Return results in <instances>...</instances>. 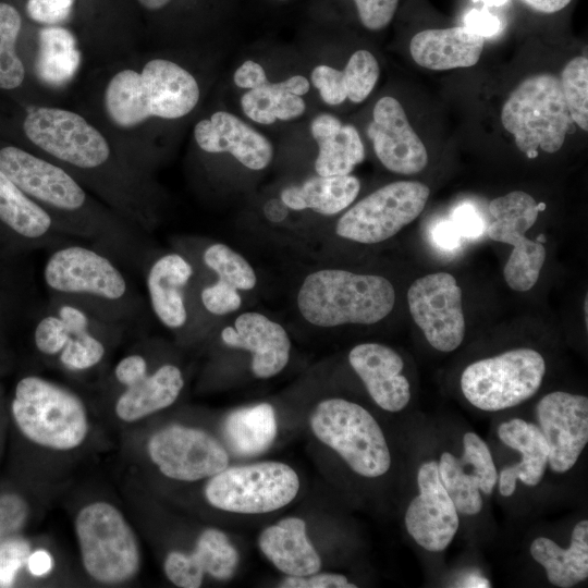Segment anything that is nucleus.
<instances>
[{
  "label": "nucleus",
  "mask_w": 588,
  "mask_h": 588,
  "mask_svg": "<svg viewBox=\"0 0 588 588\" xmlns=\"http://www.w3.org/2000/svg\"><path fill=\"white\" fill-rule=\"evenodd\" d=\"M42 280L48 296L73 301L124 329L143 313L142 297L125 267L86 241L73 238L50 248Z\"/></svg>",
  "instance_id": "obj_1"
},
{
  "label": "nucleus",
  "mask_w": 588,
  "mask_h": 588,
  "mask_svg": "<svg viewBox=\"0 0 588 588\" xmlns=\"http://www.w3.org/2000/svg\"><path fill=\"white\" fill-rule=\"evenodd\" d=\"M199 97L198 83L187 70L157 58L140 72L125 69L115 73L106 87L105 107L110 120L126 128L152 117L180 119L196 107Z\"/></svg>",
  "instance_id": "obj_2"
},
{
  "label": "nucleus",
  "mask_w": 588,
  "mask_h": 588,
  "mask_svg": "<svg viewBox=\"0 0 588 588\" xmlns=\"http://www.w3.org/2000/svg\"><path fill=\"white\" fill-rule=\"evenodd\" d=\"M394 303V287L384 277L338 268L308 273L296 296L301 316L319 328L377 323L392 311Z\"/></svg>",
  "instance_id": "obj_3"
},
{
  "label": "nucleus",
  "mask_w": 588,
  "mask_h": 588,
  "mask_svg": "<svg viewBox=\"0 0 588 588\" xmlns=\"http://www.w3.org/2000/svg\"><path fill=\"white\" fill-rule=\"evenodd\" d=\"M124 330L73 301L48 296L33 329V343L47 362L84 375L102 366Z\"/></svg>",
  "instance_id": "obj_4"
},
{
  "label": "nucleus",
  "mask_w": 588,
  "mask_h": 588,
  "mask_svg": "<svg viewBox=\"0 0 588 588\" xmlns=\"http://www.w3.org/2000/svg\"><path fill=\"white\" fill-rule=\"evenodd\" d=\"M12 420L29 443L51 452H72L87 440L90 420L82 396L38 375L22 377L10 403Z\"/></svg>",
  "instance_id": "obj_5"
},
{
  "label": "nucleus",
  "mask_w": 588,
  "mask_h": 588,
  "mask_svg": "<svg viewBox=\"0 0 588 588\" xmlns=\"http://www.w3.org/2000/svg\"><path fill=\"white\" fill-rule=\"evenodd\" d=\"M74 529L83 568L95 583L121 585L137 576L138 539L115 505L102 500L85 504L75 516Z\"/></svg>",
  "instance_id": "obj_6"
},
{
  "label": "nucleus",
  "mask_w": 588,
  "mask_h": 588,
  "mask_svg": "<svg viewBox=\"0 0 588 588\" xmlns=\"http://www.w3.org/2000/svg\"><path fill=\"white\" fill-rule=\"evenodd\" d=\"M571 115L560 79L548 73L525 78L505 100L501 121L528 158L555 152L564 144Z\"/></svg>",
  "instance_id": "obj_7"
},
{
  "label": "nucleus",
  "mask_w": 588,
  "mask_h": 588,
  "mask_svg": "<svg viewBox=\"0 0 588 588\" xmlns=\"http://www.w3.org/2000/svg\"><path fill=\"white\" fill-rule=\"evenodd\" d=\"M314 434L334 450L358 475H384L391 455L384 434L373 416L357 403L327 399L317 404L309 418Z\"/></svg>",
  "instance_id": "obj_8"
},
{
  "label": "nucleus",
  "mask_w": 588,
  "mask_h": 588,
  "mask_svg": "<svg viewBox=\"0 0 588 588\" xmlns=\"http://www.w3.org/2000/svg\"><path fill=\"white\" fill-rule=\"evenodd\" d=\"M544 373L546 363L540 353L515 348L468 365L462 373L461 388L471 405L497 412L535 395Z\"/></svg>",
  "instance_id": "obj_9"
},
{
  "label": "nucleus",
  "mask_w": 588,
  "mask_h": 588,
  "mask_svg": "<svg viewBox=\"0 0 588 588\" xmlns=\"http://www.w3.org/2000/svg\"><path fill=\"white\" fill-rule=\"evenodd\" d=\"M298 490L296 471L271 461L224 468L209 478L205 498L221 511L265 514L291 503Z\"/></svg>",
  "instance_id": "obj_10"
},
{
  "label": "nucleus",
  "mask_w": 588,
  "mask_h": 588,
  "mask_svg": "<svg viewBox=\"0 0 588 588\" xmlns=\"http://www.w3.org/2000/svg\"><path fill=\"white\" fill-rule=\"evenodd\" d=\"M27 138L56 161L83 173L102 172L111 162L103 135L76 112L29 107L23 121Z\"/></svg>",
  "instance_id": "obj_11"
},
{
  "label": "nucleus",
  "mask_w": 588,
  "mask_h": 588,
  "mask_svg": "<svg viewBox=\"0 0 588 588\" xmlns=\"http://www.w3.org/2000/svg\"><path fill=\"white\" fill-rule=\"evenodd\" d=\"M429 193L420 182L387 184L348 208L339 218L335 233L362 244L389 240L421 213Z\"/></svg>",
  "instance_id": "obj_12"
},
{
  "label": "nucleus",
  "mask_w": 588,
  "mask_h": 588,
  "mask_svg": "<svg viewBox=\"0 0 588 588\" xmlns=\"http://www.w3.org/2000/svg\"><path fill=\"white\" fill-rule=\"evenodd\" d=\"M488 209L493 218L487 226L489 237L513 246L503 270L504 279L511 289L526 292L539 278L546 248L542 243L528 240L525 233L534 225L544 204H537L525 192L514 191L492 199Z\"/></svg>",
  "instance_id": "obj_13"
},
{
  "label": "nucleus",
  "mask_w": 588,
  "mask_h": 588,
  "mask_svg": "<svg viewBox=\"0 0 588 588\" xmlns=\"http://www.w3.org/2000/svg\"><path fill=\"white\" fill-rule=\"evenodd\" d=\"M147 454L163 476L177 481L210 478L229 465L226 450L212 434L177 424L155 431Z\"/></svg>",
  "instance_id": "obj_14"
},
{
  "label": "nucleus",
  "mask_w": 588,
  "mask_h": 588,
  "mask_svg": "<svg viewBox=\"0 0 588 588\" xmlns=\"http://www.w3.org/2000/svg\"><path fill=\"white\" fill-rule=\"evenodd\" d=\"M407 302L415 323L433 348L452 352L461 345L465 334L462 291L452 274L438 272L415 280Z\"/></svg>",
  "instance_id": "obj_15"
},
{
  "label": "nucleus",
  "mask_w": 588,
  "mask_h": 588,
  "mask_svg": "<svg viewBox=\"0 0 588 588\" xmlns=\"http://www.w3.org/2000/svg\"><path fill=\"white\" fill-rule=\"evenodd\" d=\"M537 417L549 446L550 468L559 474L569 470L588 442V399L551 392L537 404Z\"/></svg>",
  "instance_id": "obj_16"
},
{
  "label": "nucleus",
  "mask_w": 588,
  "mask_h": 588,
  "mask_svg": "<svg viewBox=\"0 0 588 588\" xmlns=\"http://www.w3.org/2000/svg\"><path fill=\"white\" fill-rule=\"evenodd\" d=\"M417 485L419 493L411 501L405 513L407 532L427 551H443L453 540L460 518L441 482L438 462L429 461L420 465Z\"/></svg>",
  "instance_id": "obj_17"
},
{
  "label": "nucleus",
  "mask_w": 588,
  "mask_h": 588,
  "mask_svg": "<svg viewBox=\"0 0 588 588\" xmlns=\"http://www.w3.org/2000/svg\"><path fill=\"white\" fill-rule=\"evenodd\" d=\"M367 135L382 166L391 172L416 174L428 163L427 149L393 97L380 98L372 110Z\"/></svg>",
  "instance_id": "obj_18"
},
{
  "label": "nucleus",
  "mask_w": 588,
  "mask_h": 588,
  "mask_svg": "<svg viewBox=\"0 0 588 588\" xmlns=\"http://www.w3.org/2000/svg\"><path fill=\"white\" fill-rule=\"evenodd\" d=\"M142 271L154 316L169 330L184 329L189 321L187 289L194 277L189 259L179 252L148 255Z\"/></svg>",
  "instance_id": "obj_19"
},
{
  "label": "nucleus",
  "mask_w": 588,
  "mask_h": 588,
  "mask_svg": "<svg viewBox=\"0 0 588 588\" xmlns=\"http://www.w3.org/2000/svg\"><path fill=\"white\" fill-rule=\"evenodd\" d=\"M220 335L226 346L252 353L250 368L257 378H271L289 363L291 340L286 330L258 311L242 313Z\"/></svg>",
  "instance_id": "obj_20"
},
{
  "label": "nucleus",
  "mask_w": 588,
  "mask_h": 588,
  "mask_svg": "<svg viewBox=\"0 0 588 588\" xmlns=\"http://www.w3.org/2000/svg\"><path fill=\"white\" fill-rule=\"evenodd\" d=\"M198 147L209 154L228 152L247 169L259 171L273 158V146L261 133L228 111H217L194 127Z\"/></svg>",
  "instance_id": "obj_21"
},
{
  "label": "nucleus",
  "mask_w": 588,
  "mask_h": 588,
  "mask_svg": "<svg viewBox=\"0 0 588 588\" xmlns=\"http://www.w3.org/2000/svg\"><path fill=\"white\" fill-rule=\"evenodd\" d=\"M238 560V552L228 536L217 528H207L198 536L191 553L171 551L166 556L163 571L175 586L197 588L206 574L218 580L231 578Z\"/></svg>",
  "instance_id": "obj_22"
},
{
  "label": "nucleus",
  "mask_w": 588,
  "mask_h": 588,
  "mask_svg": "<svg viewBox=\"0 0 588 588\" xmlns=\"http://www.w3.org/2000/svg\"><path fill=\"white\" fill-rule=\"evenodd\" d=\"M348 362L375 403L384 411L400 412L409 402V382L402 375L401 356L379 343H362L348 354Z\"/></svg>",
  "instance_id": "obj_23"
},
{
  "label": "nucleus",
  "mask_w": 588,
  "mask_h": 588,
  "mask_svg": "<svg viewBox=\"0 0 588 588\" xmlns=\"http://www.w3.org/2000/svg\"><path fill=\"white\" fill-rule=\"evenodd\" d=\"M0 225L4 232L29 248H50L73 240L51 216L0 172ZM76 240V238H75Z\"/></svg>",
  "instance_id": "obj_24"
},
{
  "label": "nucleus",
  "mask_w": 588,
  "mask_h": 588,
  "mask_svg": "<svg viewBox=\"0 0 588 588\" xmlns=\"http://www.w3.org/2000/svg\"><path fill=\"white\" fill-rule=\"evenodd\" d=\"M181 368L172 363H163L121 387L113 409L124 422H136L171 406L184 388Z\"/></svg>",
  "instance_id": "obj_25"
},
{
  "label": "nucleus",
  "mask_w": 588,
  "mask_h": 588,
  "mask_svg": "<svg viewBox=\"0 0 588 588\" xmlns=\"http://www.w3.org/2000/svg\"><path fill=\"white\" fill-rule=\"evenodd\" d=\"M483 45V37L465 26H456L417 33L411 39L409 52L419 66L444 71L475 65Z\"/></svg>",
  "instance_id": "obj_26"
},
{
  "label": "nucleus",
  "mask_w": 588,
  "mask_h": 588,
  "mask_svg": "<svg viewBox=\"0 0 588 588\" xmlns=\"http://www.w3.org/2000/svg\"><path fill=\"white\" fill-rule=\"evenodd\" d=\"M500 440L522 454L518 464L504 467L499 475V491L510 497L519 479L527 486L538 485L548 465L549 446L540 428L520 418H513L500 425Z\"/></svg>",
  "instance_id": "obj_27"
},
{
  "label": "nucleus",
  "mask_w": 588,
  "mask_h": 588,
  "mask_svg": "<svg viewBox=\"0 0 588 588\" xmlns=\"http://www.w3.org/2000/svg\"><path fill=\"white\" fill-rule=\"evenodd\" d=\"M258 546L266 558L287 576H307L320 571V556L307 538L305 522L298 517H285L265 528Z\"/></svg>",
  "instance_id": "obj_28"
},
{
  "label": "nucleus",
  "mask_w": 588,
  "mask_h": 588,
  "mask_svg": "<svg viewBox=\"0 0 588 588\" xmlns=\"http://www.w3.org/2000/svg\"><path fill=\"white\" fill-rule=\"evenodd\" d=\"M309 130L318 146L317 175L351 174L364 161L365 147L355 126L343 124L330 113H321L314 118Z\"/></svg>",
  "instance_id": "obj_29"
},
{
  "label": "nucleus",
  "mask_w": 588,
  "mask_h": 588,
  "mask_svg": "<svg viewBox=\"0 0 588 588\" xmlns=\"http://www.w3.org/2000/svg\"><path fill=\"white\" fill-rule=\"evenodd\" d=\"M309 88V81L299 74L279 83L267 79L259 86L247 89L240 103L244 114L253 122L270 125L277 120L289 121L303 115L306 103L302 96L307 94Z\"/></svg>",
  "instance_id": "obj_30"
},
{
  "label": "nucleus",
  "mask_w": 588,
  "mask_h": 588,
  "mask_svg": "<svg viewBox=\"0 0 588 588\" xmlns=\"http://www.w3.org/2000/svg\"><path fill=\"white\" fill-rule=\"evenodd\" d=\"M532 559L546 569L549 581L561 588H569L588 577V522L577 523L572 531L567 549L552 539L536 538L530 544Z\"/></svg>",
  "instance_id": "obj_31"
},
{
  "label": "nucleus",
  "mask_w": 588,
  "mask_h": 588,
  "mask_svg": "<svg viewBox=\"0 0 588 588\" xmlns=\"http://www.w3.org/2000/svg\"><path fill=\"white\" fill-rule=\"evenodd\" d=\"M359 191L360 182L354 175H316L301 185L283 188L280 199L286 208L295 211L310 209L323 216H333L346 209Z\"/></svg>",
  "instance_id": "obj_32"
},
{
  "label": "nucleus",
  "mask_w": 588,
  "mask_h": 588,
  "mask_svg": "<svg viewBox=\"0 0 588 588\" xmlns=\"http://www.w3.org/2000/svg\"><path fill=\"white\" fill-rule=\"evenodd\" d=\"M222 431L234 455L240 457L260 455L271 446L277 437L274 408L269 403L237 408L226 416Z\"/></svg>",
  "instance_id": "obj_33"
},
{
  "label": "nucleus",
  "mask_w": 588,
  "mask_h": 588,
  "mask_svg": "<svg viewBox=\"0 0 588 588\" xmlns=\"http://www.w3.org/2000/svg\"><path fill=\"white\" fill-rule=\"evenodd\" d=\"M81 63L74 35L61 26H46L38 34L36 73L50 86L70 82Z\"/></svg>",
  "instance_id": "obj_34"
},
{
  "label": "nucleus",
  "mask_w": 588,
  "mask_h": 588,
  "mask_svg": "<svg viewBox=\"0 0 588 588\" xmlns=\"http://www.w3.org/2000/svg\"><path fill=\"white\" fill-rule=\"evenodd\" d=\"M441 482L457 512L476 515L482 509L479 478L450 452H443L438 462Z\"/></svg>",
  "instance_id": "obj_35"
},
{
  "label": "nucleus",
  "mask_w": 588,
  "mask_h": 588,
  "mask_svg": "<svg viewBox=\"0 0 588 588\" xmlns=\"http://www.w3.org/2000/svg\"><path fill=\"white\" fill-rule=\"evenodd\" d=\"M22 20L11 4L0 2V88L14 89L24 81L25 68L16 53L15 44Z\"/></svg>",
  "instance_id": "obj_36"
},
{
  "label": "nucleus",
  "mask_w": 588,
  "mask_h": 588,
  "mask_svg": "<svg viewBox=\"0 0 588 588\" xmlns=\"http://www.w3.org/2000/svg\"><path fill=\"white\" fill-rule=\"evenodd\" d=\"M201 260L206 268L215 272L218 280L237 291H250L257 284V275L250 264L223 243L208 245L203 250Z\"/></svg>",
  "instance_id": "obj_37"
},
{
  "label": "nucleus",
  "mask_w": 588,
  "mask_h": 588,
  "mask_svg": "<svg viewBox=\"0 0 588 588\" xmlns=\"http://www.w3.org/2000/svg\"><path fill=\"white\" fill-rule=\"evenodd\" d=\"M562 93L571 119L585 132L588 130V59L575 57L561 73Z\"/></svg>",
  "instance_id": "obj_38"
},
{
  "label": "nucleus",
  "mask_w": 588,
  "mask_h": 588,
  "mask_svg": "<svg viewBox=\"0 0 588 588\" xmlns=\"http://www.w3.org/2000/svg\"><path fill=\"white\" fill-rule=\"evenodd\" d=\"M342 72L347 98L352 102L359 103L375 88L380 75V68L371 52L359 49L350 57Z\"/></svg>",
  "instance_id": "obj_39"
},
{
  "label": "nucleus",
  "mask_w": 588,
  "mask_h": 588,
  "mask_svg": "<svg viewBox=\"0 0 588 588\" xmlns=\"http://www.w3.org/2000/svg\"><path fill=\"white\" fill-rule=\"evenodd\" d=\"M463 449L461 461L479 478L480 491L490 494L497 483L498 473L488 445L475 432H466Z\"/></svg>",
  "instance_id": "obj_40"
},
{
  "label": "nucleus",
  "mask_w": 588,
  "mask_h": 588,
  "mask_svg": "<svg viewBox=\"0 0 588 588\" xmlns=\"http://www.w3.org/2000/svg\"><path fill=\"white\" fill-rule=\"evenodd\" d=\"M199 302L208 314L224 316L240 309L242 296L236 289L217 279L201 287Z\"/></svg>",
  "instance_id": "obj_41"
},
{
  "label": "nucleus",
  "mask_w": 588,
  "mask_h": 588,
  "mask_svg": "<svg viewBox=\"0 0 588 588\" xmlns=\"http://www.w3.org/2000/svg\"><path fill=\"white\" fill-rule=\"evenodd\" d=\"M30 547L21 538L4 540L0 543V587H11L19 571L26 565Z\"/></svg>",
  "instance_id": "obj_42"
},
{
  "label": "nucleus",
  "mask_w": 588,
  "mask_h": 588,
  "mask_svg": "<svg viewBox=\"0 0 588 588\" xmlns=\"http://www.w3.org/2000/svg\"><path fill=\"white\" fill-rule=\"evenodd\" d=\"M310 82L327 105L338 106L347 98L341 70L319 64L313 69Z\"/></svg>",
  "instance_id": "obj_43"
},
{
  "label": "nucleus",
  "mask_w": 588,
  "mask_h": 588,
  "mask_svg": "<svg viewBox=\"0 0 588 588\" xmlns=\"http://www.w3.org/2000/svg\"><path fill=\"white\" fill-rule=\"evenodd\" d=\"M75 0H27V15L47 26L61 24L72 14Z\"/></svg>",
  "instance_id": "obj_44"
},
{
  "label": "nucleus",
  "mask_w": 588,
  "mask_h": 588,
  "mask_svg": "<svg viewBox=\"0 0 588 588\" xmlns=\"http://www.w3.org/2000/svg\"><path fill=\"white\" fill-rule=\"evenodd\" d=\"M362 24L370 30H380L392 21L399 0H354Z\"/></svg>",
  "instance_id": "obj_45"
},
{
  "label": "nucleus",
  "mask_w": 588,
  "mask_h": 588,
  "mask_svg": "<svg viewBox=\"0 0 588 588\" xmlns=\"http://www.w3.org/2000/svg\"><path fill=\"white\" fill-rule=\"evenodd\" d=\"M283 588H355L342 574L314 573L307 576H287L279 585Z\"/></svg>",
  "instance_id": "obj_46"
},
{
  "label": "nucleus",
  "mask_w": 588,
  "mask_h": 588,
  "mask_svg": "<svg viewBox=\"0 0 588 588\" xmlns=\"http://www.w3.org/2000/svg\"><path fill=\"white\" fill-rule=\"evenodd\" d=\"M451 221L463 237L476 238L485 230L481 216L475 207L468 204L457 206L452 212Z\"/></svg>",
  "instance_id": "obj_47"
},
{
  "label": "nucleus",
  "mask_w": 588,
  "mask_h": 588,
  "mask_svg": "<svg viewBox=\"0 0 588 588\" xmlns=\"http://www.w3.org/2000/svg\"><path fill=\"white\" fill-rule=\"evenodd\" d=\"M464 24L465 27L483 38L495 35L501 25L499 19L486 9L468 11L464 16Z\"/></svg>",
  "instance_id": "obj_48"
},
{
  "label": "nucleus",
  "mask_w": 588,
  "mask_h": 588,
  "mask_svg": "<svg viewBox=\"0 0 588 588\" xmlns=\"http://www.w3.org/2000/svg\"><path fill=\"white\" fill-rule=\"evenodd\" d=\"M267 79L265 69L254 60L244 61L233 74L234 84L242 89H253Z\"/></svg>",
  "instance_id": "obj_49"
},
{
  "label": "nucleus",
  "mask_w": 588,
  "mask_h": 588,
  "mask_svg": "<svg viewBox=\"0 0 588 588\" xmlns=\"http://www.w3.org/2000/svg\"><path fill=\"white\" fill-rule=\"evenodd\" d=\"M432 238L439 247L453 250L461 246L463 236L451 220H444L434 225Z\"/></svg>",
  "instance_id": "obj_50"
},
{
  "label": "nucleus",
  "mask_w": 588,
  "mask_h": 588,
  "mask_svg": "<svg viewBox=\"0 0 588 588\" xmlns=\"http://www.w3.org/2000/svg\"><path fill=\"white\" fill-rule=\"evenodd\" d=\"M52 556L47 550L37 549L29 553L26 566L34 577H44L52 569Z\"/></svg>",
  "instance_id": "obj_51"
},
{
  "label": "nucleus",
  "mask_w": 588,
  "mask_h": 588,
  "mask_svg": "<svg viewBox=\"0 0 588 588\" xmlns=\"http://www.w3.org/2000/svg\"><path fill=\"white\" fill-rule=\"evenodd\" d=\"M572 0H523L532 10L551 14L563 10Z\"/></svg>",
  "instance_id": "obj_52"
},
{
  "label": "nucleus",
  "mask_w": 588,
  "mask_h": 588,
  "mask_svg": "<svg viewBox=\"0 0 588 588\" xmlns=\"http://www.w3.org/2000/svg\"><path fill=\"white\" fill-rule=\"evenodd\" d=\"M461 587H470V588H487V587H490V581L485 578L482 575L480 574H468L467 576H465L461 581H460V585Z\"/></svg>",
  "instance_id": "obj_53"
},
{
  "label": "nucleus",
  "mask_w": 588,
  "mask_h": 588,
  "mask_svg": "<svg viewBox=\"0 0 588 588\" xmlns=\"http://www.w3.org/2000/svg\"><path fill=\"white\" fill-rule=\"evenodd\" d=\"M171 0H138V2L148 10H158L168 4Z\"/></svg>",
  "instance_id": "obj_54"
},
{
  "label": "nucleus",
  "mask_w": 588,
  "mask_h": 588,
  "mask_svg": "<svg viewBox=\"0 0 588 588\" xmlns=\"http://www.w3.org/2000/svg\"><path fill=\"white\" fill-rule=\"evenodd\" d=\"M475 2H483L485 4L491 5V7H499L504 3H506L507 0H474Z\"/></svg>",
  "instance_id": "obj_55"
},
{
  "label": "nucleus",
  "mask_w": 588,
  "mask_h": 588,
  "mask_svg": "<svg viewBox=\"0 0 588 588\" xmlns=\"http://www.w3.org/2000/svg\"><path fill=\"white\" fill-rule=\"evenodd\" d=\"M536 241L540 243L546 242L544 235L543 234L539 235Z\"/></svg>",
  "instance_id": "obj_56"
},
{
  "label": "nucleus",
  "mask_w": 588,
  "mask_h": 588,
  "mask_svg": "<svg viewBox=\"0 0 588 588\" xmlns=\"http://www.w3.org/2000/svg\"><path fill=\"white\" fill-rule=\"evenodd\" d=\"M280 1H285V0H280Z\"/></svg>",
  "instance_id": "obj_57"
}]
</instances>
